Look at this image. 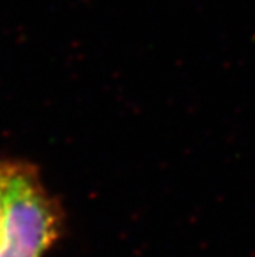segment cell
<instances>
[{"mask_svg":"<svg viewBox=\"0 0 255 257\" xmlns=\"http://www.w3.org/2000/svg\"><path fill=\"white\" fill-rule=\"evenodd\" d=\"M7 174H8V162H0V240L5 232V186H7Z\"/></svg>","mask_w":255,"mask_h":257,"instance_id":"7a4b0ae2","label":"cell"},{"mask_svg":"<svg viewBox=\"0 0 255 257\" xmlns=\"http://www.w3.org/2000/svg\"><path fill=\"white\" fill-rule=\"evenodd\" d=\"M5 209L0 257H43L60 234L62 214L31 165L8 162Z\"/></svg>","mask_w":255,"mask_h":257,"instance_id":"6da1fadb","label":"cell"}]
</instances>
